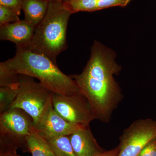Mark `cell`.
I'll return each instance as SVG.
<instances>
[{"label": "cell", "instance_id": "obj_1", "mask_svg": "<svg viewBox=\"0 0 156 156\" xmlns=\"http://www.w3.org/2000/svg\"><path fill=\"white\" fill-rule=\"evenodd\" d=\"M115 55L96 41L83 71L71 76L89 101L97 119L105 123L110 121L113 112L124 98L114 77L121 70V66L115 61Z\"/></svg>", "mask_w": 156, "mask_h": 156}, {"label": "cell", "instance_id": "obj_2", "mask_svg": "<svg viewBox=\"0 0 156 156\" xmlns=\"http://www.w3.org/2000/svg\"><path fill=\"white\" fill-rule=\"evenodd\" d=\"M0 66L16 75L37 79L39 83L55 94L71 95L80 92L76 81L62 72L47 56L24 48L16 47L14 57Z\"/></svg>", "mask_w": 156, "mask_h": 156}, {"label": "cell", "instance_id": "obj_3", "mask_svg": "<svg viewBox=\"0 0 156 156\" xmlns=\"http://www.w3.org/2000/svg\"><path fill=\"white\" fill-rule=\"evenodd\" d=\"M72 14L62 2L49 3L45 17L36 27L31 41L24 48L56 63L57 56L67 49L66 31Z\"/></svg>", "mask_w": 156, "mask_h": 156}, {"label": "cell", "instance_id": "obj_4", "mask_svg": "<svg viewBox=\"0 0 156 156\" xmlns=\"http://www.w3.org/2000/svg\"><path fill=\"white\" fill-rule=\"evenodd\" d=\"M19 88L17 97L10 108H18L25 111L37 123L49 104L53 93L32 77L19 75Z\"/></svg>", "mask_w": 156, "mask_h": 156}, {"label": "cell", "instance_id": "obj_5", "mask_svg": "<svg viewBox=\"0 0 156 156\" xmlns=\"http://www.w3.org/2000/svg\"><path fill=\"white\" fill-rule=\"evenodd\" d=\"M52 103L56 112L73 125L89 126L91 122L97 119L89 101L81 92L71 95L53 93Z\"/></svg>", "mask_w": 156, "mask_h": 156}, {"label": "cell", "instance_id": "obj_6", "mask_svg": "<svg viewBox=\"0 0 156 156\" xmlns=\"http://www.w3.org/2000/svg\"><path fill=\"white\" fill-rule=\"evenodd\" d=\"M156 137V120L151 119L136 120L125 129L120 136L118 156H137Z\"/></svg>", "mask_w": 156, "mask_h": 156}, {"label": "cell", "instance_id": "obj_7", "mask_svg": "<svg viewBox=\"0 0 156 156\" xmlns=\"http://www.w3.org/2000/svg\"><path fill=\"white\" fill-rule=\"evenodd\" d=\"M0 115L1 138L23 140L34 128L32 118L20 108H10Z\"/></svg>", "mask_w": 156, "mask_h": 156}, {"label": "cell", "instance_id": "obj_8", "mask_svg": "<svg viewBox=\"0 0 156 156\" xmlns=\"http://www.w3.org/2000/svg\"><path fill=\"white\" fill-rule=\"evenodd\" d=\"M82 126L70 124L60 116L53 108L52 101L34 125L38 133L47 140L69 136Z\"/></svg>", "mask_w": 156, "mask_h": 156}, {"label": "cell", "instance_id": "obj_9", "mask_svg": "<svg viewBox=\"0 0 156 156\" xmlns=\"http://www.w3.org/2000/svg\"><path fill=\"white\" fill-rule=\"evenodd\" d=\"M35 27L25 19L1 26L0 39L13 42L16 47L24 48L30 43Z\"/></svg>", "mask_w": 156, "mask_h": 156}, {"label": "cell", "instance_id": "obj_10", "mask_svg": "<svg viewBox=\"0 0 156 156\" xmlns=\"http://www.w3.org/2000/svg\"><path fill=\"white\" fill-rule=\"evenodd\" d=\"M69 137L77 156H96L104 152L93 136L89 126H82Z\"/></svg>", "mask_w": 156, "mask_h": 156}, {"label": "cell", "instance_id": "obj_11", "mask_svg": "<svg viewBox=\"0 0 156 156\" xmlns=\"http://www.w3.org/2000/svg\"><path fill=\"white\" fill-rule=\"evenodd\" d=\"M49 4L45 0H23L22 10L24 19L36 27L45 17Z\"/></svg>", "mask_w": 156, "mask_h": 156}, {"label": "cell", "instance_id": "obj_12", "mask_svg": "<svg viewBox=\"0 0 156 156\" xmlns=\"http://www.w3.org/2000/svg\"><path fill=\"white\" fill-rule=\"evenodd\" d=\"M25 140L32 156H55L47 140L41 136L35 128Z\"/></svg>", "mask_w": 156, "mask_h": 156}, {"label": "cell", "instance_id": "obj_13", "mask_svg": "<svg viewBox=\"0 0 156 156\" xmlns=\"http://www.w3.org/2000/svg\"><path fill=\"white\" fill-rule=\"evenodd\" d=\"M55 156H77L71 144L69 136L47 140Z\"/></svg>", "mask_w": 156, "mask_h": 156}, {"label": "cell", "instance_id": "obj_14", "mask_svg": "<svg viewBox=\"0 0 156 156\" xmlns=\"http://www.w3.org/2000/svg\"><path fill=\"white\" fill-rule=\"evenodd\" d=\"M19 82L17 85L0 87V113L11 108L17 97Z\"/></svg>", "mask_w": 156, "mask_h": 156}, {"label": "cell", "instance_id": "obj_15", "mask_svg": "<svg viewBox=\"0 0 156 156\" xmlns=\"http://www.w3.org/2000/svg\"><path fill=\"white\" fill-rule=\"evenodd\" d=\"M98 0H69L63 3L72 14L80 12H93L97 11Z\"/></svg>", "mask_w": 156, "mask_h": 156}, {"label": "cell", "instance_id": "obj_16", "mask_svg": "<svg viewBox=\"0 0 156 156\" xmlns=\"http://www.w3.org/2000/svg\"><path fill=\"white\" fill-rule=\"evenodd\" d=\"M19 15L14 10L0 5V26L17 22Z\"/></svg>", "mask_w": 156, "mask_h": 156}, {"label": "cell", "instance_id": "obj_17", "mask_svg": "<svg viewBox=\"0 0 156 156\" xmlns=\"http://www.w3.org/2000/svg\"><path fill=\"white\" fill-rule=\"evenodd\" d=\"M19 75L14 74L0 66V87L11 86L18 84Z\"/></svg>", "mask_w": 156, "mask_h": 156}, {"label": "cell", "instance_id": "obj_18", "mask_svg": "<svg viewBox=\"0 0 156 156\" xmlns=\"http://www.w3.org/2000/svg\"><path fill=\"white\" fill-rule=\"evenodd\" d=\"M131 0H98L97 11L111 7H124L128 5Z\"/></svg>", "mask_w": 156, "mask_h": 156}, {"label": "cell", "instance_id": "obj_19", "mask_svg": "<svg viewBox=\"0 0 156 156\" xmlns=\"http://www.w3.org/2000/svg\"><path fill=\"white\" fill-rule=\"evenodd\" d=\"M23 0H0V5L14 10L20 15L22 9Z\"/></svg>", "mask_w": 156, "mask_h": 156}, {"label": "cell", "instance_id": "obj_20", "mask_svg": "<svg viewBox=\"0 0 156 156\" xmlns=\"http://www.w3.org/2000/svg\"><path fill=\"white\" fill-rule=\"evenodd\" d=\"M137 156H156V137L149 143Z\"/></svg>", "mask_w": 156, "mask_h": 156}, {"label": "cell", "instance_id": "obj_21", "mask_svg": "<svg viewBox=\"0 0 156 156\" xmlns=\"http://www.w3.org/2000/svg\"><path fill=\"white\" fill-rule=\"evenodd\" d=\"M119 152V149L118 147L108 151L103 152L96 156H118Z\"/></svg>", "mask_w": 156, "mask_h": 156}, {"label": "cell", "instance_id": "obj_22", "mask_svg": "<svg viewBox=\"0 0 156 156\" xmlns=\"http://www.w3.org/2000/svg\"><path fill=\"white\" fill-rule=\"evenodd\" d=\"M1 156H18L14 152H6L1 153Z\"/></svg>", "mask_w": 156, "mask_h": 156}, {"label": "cell", "instance_id": "obj_23", "mask_svg": "<svg viewBox=\"0 0 156 156\" xmlns=\"http://www.w3.org/2000/svg\"><path fill=\"white\" fill-rule=\"evenodd\" d=\"M48 2H62V0H45Z\"/></svg>", "mask_w": 156, "mask_h": 156}, {"label": "cell", "instance_id": "obj_24", "mask_svg": "<svg viewBox=\"0 0 156 156\" xmlns=\"http://www.w3.org/2000/svg\"><path fill=\"white\" fill-rule=\"evenodd\" d=\"M69 0H62V2H67Z\"/></svg>", "mask_w": 156, "mask_h": 156}]
</instances>
